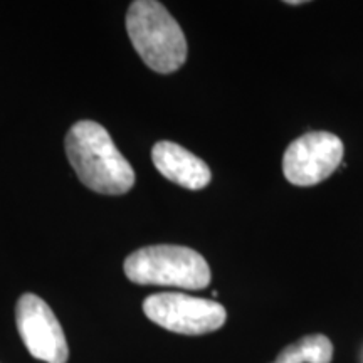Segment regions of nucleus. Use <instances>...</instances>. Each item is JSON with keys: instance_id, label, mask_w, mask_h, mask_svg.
Returning a JSON list of instances; mask_svg holds the SVG:
<instances>
[{"instance_id": "9", "label": "nucleus", "mask_w": 363, "mask_h": 363, "mask_svg": "<svg viewBox=\"0 0 363 363\" xmlns=\"http://www.w3.org/2000/svg\"><path fill=\"white\" fill-rule=\"evenodd\" d=\"M286 4H289V6H299V4H305V2H301V0H289V2Z\"/></svg>"}, {"instance_id": "7", "label": "nucleus", "mask_w": 363, "mask_h": 363, "mask_svg": "<svg viewBox=\"0 0 363 363\" xmlns=\"http://www.w3.org/2000/svg\"><path fill=\"white\" fill-rule=\"evenodd\" d=\"M152 160L165 179L189 190L207 187L212 179L211 169L202 158L174 142L155 143L152 148Z\"/></svg>"}, {"instance_id": "8", "label": "nucleus", "mask_w": 363, "mask_h": 363, "mask_svg": "<svg viewBox=\"0 0 363 363\" xmlns=\"http://www.w3.org/2000/svg\"><path fill=\"white\" fill-rule=\"evenodd\" d=\"M333 343L325 335H308L284 348L272 363H331Z\"/></svg>"}, {"instance_id": "4", "label": "nucleus", "mask_w": 363, "mask_h": 363, "mask_svg": "<svg viewBox=\"0 0 363 363\" xmlns=\"http://www.w3.org/2000/svg\"><path fill=\"white\" fill-rule=\"evenodd\" d=\"M148 320L180 335H206L219 330L227 320L225 308L211 299L184 293H158L143 301Z\"/></svg>"}, {"instance_id": "2", "label": "nucleus", "mask_w": 363, "mask_h": 363, "mask_svg": "<svg viewBox=\"0 0 363 363\" xmlns=\"http://www.w3.org/2000/svg\"><path fill=\"white\" fill-rule=\"evenodd\" d=\"M126 30L135 51L150 69L170 74L187 59V39L165 6L155 0H136L126 13Z\"/></svg>"}, {"instance_id": "3", "label": "nucleus", "mask_w": 363, "mask_h": 363, "mask_svg": "<svg viewBox=\"0 0 363 363\" xmlns=\"http://www.w3.org/2000/svg\"><path fill=\"white\" fill-rule=\"evenodd\" d=\"M125 274L131 283L203 289L211 284V267L197 251L184 246H148L130 254Z\"/></svg>"}, {"instance_id": "1", "label": "nucleus", "mask_w": 363, "mask_h": 363, "mask_svg": "<svg viewBox=\"0 0 363 363\" xmlns=\"http://www.w3.org/2000/svg\"><path fill=\"white\" fill-rule=\"evenodd\" d=\"M66 155L86 187L104 195L126 194L135 185V172L121 155L106 128L83 120L66 135Z\"/></svg>"}, {"instance_id": "5", "label": "nucleus", "mask_w": 363, "mask_h": 363, "mask_svg": "<svg viewBox=\"0 0 363 363\" xmlns=\"http://www.w3.org/2000/svg\"><path fill=\"white\" fill-rule=\"evenodd\" d=\"M343 143L328 131H310L286 148L283 172L289 184L310 187L335 174L343 158Z\"/></svg>"}, {"instance_id": "6", "label": "nucleus", "mask_w": 363, "mask_h": 363, "mask_svg": "<svg viewBox=\"0 0 363 363\" xmlns=\"http://www.w3.org/2000/svg\"><path fill=\"white\" fill-rule=\"evenodd\" d=\"M16 323L30 355L45 363H67L69 348L51 308L38 294H22L16 306Z\"/></svg>"}]
</instances>
